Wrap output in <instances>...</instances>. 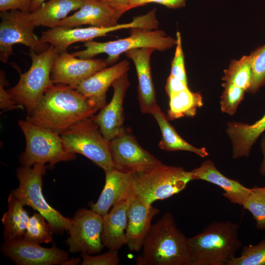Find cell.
I'll return each mask as SVG.
<instances>
[{"label":"cell","instance_id":"obj_37","mask_svg":"<svg viewBox=\"0 0 265 265\" xmlns=\"http://www.w3.org/2000/svg\"><path fill=\"white\" fill-rule=\"evenodd\" d=\"M7 84L5 73L0 70V108L3 111L15 109H24V107L16 103L12 99L8 91L4 87Z\"/></svg>","mask_w":265,"mask_h":265},{"label":"cell","instance_id":"obj_9","mask_svg":"<svg viewBox=\"0 0 265 265\" xmlns=\"http://www.w3.org/2000/svg\"><path fill=\"white\" fill-rule=\"evenodd\" d=\"M93 116L78 123L60 135L69 151L83 155L105 172L114 168L109 141L104 137Z\"/></svg>","mask_w":265,"mask_h":265},{"label":"cell","instance_id":"obj_11","mask_svg":"<svg viewBox=\"0 0 265 265\" xmlns=\"http://www.w3.org/2000/svg\"><path fill=\"white\" fill-rule=\"evenodd\" d=\"M103 216L91 209L77 211L71 219L66 244L72 253L94 255L105 247L102 241Z\"/></svg>","mask_w":265,"mask_h":265},{"label":"cell","instance_id":"obj_15","mask_svg":"<svg viewBox=\"0 0 265 265\" xmlns=\"http://www.w3.org/2000/svg\"><path fill=\"white\" fill-rule=\"evenodd\" d=\"M140 26V21L134 18L130 23L118 24L108 27L56 26L42 31L40 39L42 42L53 46L59 53L67 51V48L75 43L93 40L94 38L106 36L112 31L125 28L130 29Z\"/></svg>","mask_w":265,"mask_h":265},{"label":"cell","instance_id":"obj_20","mask_svg":"<svg viewBox=\"0 0 265 265\" xmlns=\"http://www.w3.org/2000/svg\"><path fill=\"white\" fill-rule=\"evenodd\" d=\"M103 189L91 209L104 216L110 208L122 200L132 197V186L134 172H125L112 168L105 171Z\"/></svg>","mask_w":265,"mask_h":265},{"label":"cell","instance_id":"obj_12","mask_svg":"<svg viewBox=\"0 0 265 265\" xmlns=\"http://www.w3.org/2000/svg\"><path fill=\"white\" fill-rule=\"evenodd\" d=\"M114 168L125 172H137L162 162L143 149L127 130L109 141Z\"/></svg>","mask_w":265,"mask_h":265},{"label":"cell","instance_id":"obj_31","mask_svg":"<svg viewBox=\"0 0 265 265\" xmlns=\"http://www.w3.org/2000/svg\"><path fill=\"white\" fill-rule=\"evenodd\" d=\"M241 206L252 214L257 228L265 230V187L252 188Z\"/></svg>","mask_w":265,"mask_h":265},{"label":"cell","instance_id":"obj_39","mask_svg":"<svg viewBox=\"0 0 265 265\" xmlns=\"http://www.w3.org/2000/svg\"><path fill=\"white\" fill-rule=\"evenodd\" d=\"M187 88V84L170 75L167 80L165 90L168 96Z\"/></svg>","mask_w":265,"mask_h":265},{"label":"cell","instance_id":"obj_3","mask_svg":"<svg viewBox=\"0 0 265 265\" xmlns=\"http://www.w3.org/2000/svg\"><path fill=\"white\" fill-rule=\"evenodd\" d=\"M238 229L229 220L213 221L188 238L191 265H228L242 245Z\"/></svg>","mask_w":265,"mask_h":265},{"label":"cell","instance_id":"obj_21","mask_svg":"<svg viewBox=\"0 0 265 265\" xmlns=\"http://www.w3.org/2000/svg\"><path fill=\"white\" fill-rule=\"evenodd\" d=\"M159 212L160 211L152 205H147L136 197H132L128 211L126 231V244L131 251L141 250L152 225V220Z\"/></svg>","mask_w":265,"mask_h":265},{"label":"cell","instance_id":"obj_6","mask_svg":"<svg viewBox=\"0 0 265 265\" xmlns=\"http://www.w3.org/2000/svg\"><path fill=\"white\" fill-rule=\"evenodd\" d=\"M45 164L36 163L31 167H19L17 171L19 186L9 195L28 206L44 216L53 232L62 234L69 228L71 218L63 216L46 201L42 192L43 176Z\"/></svg>","mask_w":265,"mask_h":265},{"label":"cell","instance_id":"obj_30","mask_svg":"<svg viewBox=\"0 0 265 265\" xmlns=\"http://www.w3.org/2000/svg\"><path fill=\"white\" fill-rule=\"evenodd\" d=\"M53 229L44 216L39 212L31 216L28 222L24 238L29 241L41 244L52 241Z\"/></svg>","mask_w":265,"mask_h":265},{"label":"cell","instance_id":"obj_13","mask_svg":"<svg viewBox=\"0 0 265 265\" xmlns=\"http://www.w3.org/2000/svg\"><path fill=\"white\" fill-rule=\"evenodd\" d=\"M1 251L18 265H61L68 259L67 252L55 245L46 248L24 238L5 240Z\"/></svg>","mask_w":265,"mask_h":265},{"label":"cell","instance_id":"obj_7","mask_svg":"<svg viewBox=\"0 0 265 265\" xmlns=\"http://www.w3.org/2000/svg\"><path fill=\"white\" fill-rule=\"evenodd\" d=\"M57 54L52 45L40 53L30 49V67L27 72L21 73L17 84L8 90L13 100L26 108L27 114L32 112L46 90L53 84L51 74Z\"/></svg>","mask_w":265,"mask_h":265},{"label":"cell","instance_id":"obj_2","mask_svg":"<svg viewBox=\"0 0 265 265\" xmlns=\"http://www.w3.org/2000/svg\"><path fill=\"white\" fill-rule=\"evenodd\" d=\"M141 249L137 265H191L188 238L169 212L151 225Z\"/></svg>","mask_w":265,"mask_h":265},{"label":"cell","instance_id":"obj_5","mask_svg":"<svg viewBox=\"0 0 265 265\" xmlns=\"http://www.w3.org/2000/svg\"><path fill=\"white\" fill-rule=\"evenodd\" d=\"M130 35L126 38L105 42L90 40L84 42L85 49L72 53L79 58H93L98 54L106 53L107 65L115 63L119 56L127 51L139 48H150L155 50L164 51L176 44V39L162 30L142 27L130 28Z\"/></svg>","mask_w":265,"mask_h":265},{"label":"cell","instance_id":"obj_35","mask_svg":"<svg viewBox=\"0 0 265 265\" xmlns=\"http://www.w3.org/2000/svg\"><path fill=\"white\" fill-rule=\"evenodd\" d=\"M176 50L171 62L170 75L187 84L185 66V57L182 45L181 35L179 31L176 33Z\"/></svg>","mask_w":265,"mask_h":265},{"label":"cell","instance_id":"obj_45","mask_svg":"<svg viewBox=\"0 0 265 265\" xmlns=\"http://www.w3.org/2000/svg\"><path fill=\"white\" fill-rule=\"evenodd\" d=\"M81 263V262L79 258H73L69 260L68 259L62 263L61 265H78L80 263Z\"/></svg>","mask_w":265,"mask_h":265},{"label":"cell","instance_id":"obj_34","mask_svg":"<svg viewBox=\"0 0 265 265\" xmlns=\"http://www.w3.org/2000/svg\"><path fill=\"white\" fill-rule=\"evenodd\" d=\"M228 265H265V238L258 244L244 246L240 255Z\"/></svg>","mask_w":265,"mask_h":265},{"label":"cell","instance_id":"obj_41","mask_svg":"<svg viewBox=\"0 0 265 265\" xmlns=\"http://www.w3.org/2000/svg\"><path fill=\"white\" fill-rule=\"evenodd\" d=\"M110 4L125 10L126 12L131 9L130 0H102Z\"/></svg>","mask_w":265,"mask_h":265},{"label":"cell","instance_id":"obj_8","mask_svg":"<svg viewBox=\"0 0 265 265\" xmlns=\"http://www.w3.org/2000/svg\"><path fill=\"white\" fill-rule=\"evenodd\" d=\"M18 124L26 142L25 151L20 159L22 166L31 167L36 163H46L53 166L75 159L76 154L66 149L59 134L26 119L19 121Z\"/></svg>","mask_w":265,"mask_h":265},{"label":"cell","instance_id":"obj_43","mask_svg":"<svg viewBox=\"0 0 265 265\" xmlns=\"http://www.w3.org/2000/svg\"><path fill=\"white\" fill-rule=\"evenodd\" d=\"M150 0H130V9L144 5L150 3Z\"/></svg>","mask_w":265,"mask_h":265},{"label":"cell","instance_id":"obj_42","mask_svg":"<svg viewBox=\"0 0 265 265\" xmlns=\"http://www.w3.org/2000/svg\"><path fill=\"white\" fill-rule=\"evenodd\" d=\"M260 146L263 158L260 166L259 173L261 176L265 177V134L263 136L261 141Z\"/></svg>","mask_w":265,"mask_h":265},{"label":"cell","instance_id":"obj_36","mask_svg":"<svg viewBox=\"0 0 265 265\" xmlns=\"http://www.w3.org/2000/svg\"><path fill=\"white\" fill-rule=\"evenodd\" d=\"M82 265H118L120 259L117 250H109L104 254L98 255L81 253Z\"/></svg>","mask_w":265,"mask_h":265},{"label":"cell","instance_id":"obj_44","mask_svg":"<svg viewBox=\"0 0 265 265\" xmlns=\"http://www.w3.org/2000/svg\"><path fill=\"white\" fill-rule=\"evenodd\" d=\"M46 0H32L29 12H32L37 10Z\"/></svg>","mask_w":265,"mask_h":265},{"label":"cell","instance_id":"obj_4","mask_svg":"<svg viewBox=\"0 0 265 265\" xmlns=\"http://www.w3.org/2000/svg\"><path fill=\"white\" fill-rule=\"evenodd\" d=\"M192 180L191 171L161 163L145 170L134 172L132 197L152 205L156 201L165 199L180 192Z\"/></svg>","mask_w":265,"mask_h":265},{"label":"cell","instance_id":"obj_16","mask_svg":"<svg viewBox=\"0 0 265 265\" xmlns=\"http://www.w3.org/2000/svg\"><path fill=\"white\" fill-rule=\"evenodd\" d=\"M130 82L127 73L112 83L113 94L110 102L93 116L104 137L111 140L124 130L123 103Z\"/></svg>","mask_w":265,"mask_h":265},{"label":"cell","instance_id":"obj_40","mask_svg":"<svg viewBox=\"0 0 265 265\" xmlns=\"http://www.w3.org/2000/svg\"><path fill=\"white\" fill-rule=\"evenodd\" d=\"M187 0H150V3H157L168 8L177 9L185 6Z\"/></svg>","mask_w":265,"mask_h":265},{"label":"cell","instance_id":"obj_17","mask_svg":"<svg viewBox=\"0 0 265 265\" xmlns=\"http://www.w3.org/2000/svg\"><path fill=\"white\" fill-rule=\"evenodd\" d=\"M126 11L102 0H86L76 12L60 21L57 26L69 27L82 25L108 27L119 24L118 21Z\"/></svg>","mask_w":265,"mask_h":265},{"label":"cell","instance_id":"obj_32","mask_svg":"<svg viewBox=\"0 0 265 265\" xmlns=\"http://www.w3.org/2000/svg\"><path fill=\"white\" fill-rule=\"evenodd\" d=\"M252 70V81L248 92L255 94L265 87V44L254 50L249 55Z\"/></svg>","mask_w":265,"mask_h":265},{"label":"cell","instance_id":"obj_19","mask_svg":"<svg viewBox=\"0 0 265 265\" xmlns=\"http://www.w3.org/2000/svg\"><path fill=\"white\" fill-rule=\"evenodd\" d=\"M154 49L139 48L125 53L133 62L138 78V100L141 111L151 114L157 104L156 92L152 80L150 58Z\"/></svg>","mask_w":265,"mask_h":265},{"label":"cell","instance_id":"obj_24","mask_svg":"<svg viewBox=\"0 0 265 265\" xmlns=\"http://www.w3.org/2000/svg\"><path fill=\"white\" fill-rule=\"evenodd\" d=\"M225 131L231 142L233 158L235 159L247 158L258 138L265 132V113L251 124L229 122Z\"/></svg>","mask_w":265,"mask_h":265},{"label":"cell","instance_id":"obj_18","mask_svg":"<svg viewBox=\"0 0 265 265\" xmlns=\"http://www.w3.org/2000/svg\"><path fill=\"white\" fill-rule=\"evenodd\" d=\"M129 69L130 62L123 60L96 72L80 82L75 89L100 109L106 105V93L109 87Z\"/></svg>","mask_w":265,"mask_h":265},{"label":"cell","instance_id":"obj_1","mask_svg":"<svg viewBox=\"0 0 265 265\" xmlns=\"http://www.w3.org/2000/svg\"><path fill=\"white\" fill-rule=\"evenodd\" d=\"M100 109L69 86L53 84L43 94L26 120L59 134L89 118Z\"/></svg>","mask_w":265,"mask_h":265},{"label":"cell","instance_id":"obj_38","mask_svg":"<svg viewBox=\"0 0 265 265\" xmlns=\"http://www.w3.org/2000/svg\"><path fill=\"white\" fill-rule=\"evenodd\" d=\"M32 0H0V11L18 10L29 12Z\"/></svg>","mask_w":265,"mask_h":265},{"label":"cell","instance_id":"obj_33","mask_svg":"<svg viewBox=\"0 0 265 265\" xmlns=\"http://www.w3.org/2000/svg\"><path fill=\"white\" fill-rule=\"evenodd\" d=\"M222 86L223 90L220 98V109L223 113L233 115L243 100L246 91L228 82H224Z\"/></svg>","mask_w":265,"mask_h":265},{"label":"cell","instance_id":"obj_10","mask_svg":"<svg viewBox=\"0 0 265 265\" xmlns=\"http://www.w3.org/2000/svg\"><path fill=\"white\" fill-rule=\"evenodd\" d=\"M0 60L7 62L13 54V46L21 44L37 53L46 51L50 46L42 42L34 32L35 26L29 12L14 10L0 12Z\"/></svg>","mask_w":265,"mask_h":265},{"label":"cell","instance_id":"obj_26","mask_svg":"<svg viewBox=\"0 0 265 265\" xmlns=\"http://www.w3.org/2000/svg\"><path fill=\"white\" fill-rule=\"evenodd\" d=\"M160 128L161 139L159 147L167 151H185L193 153L204 158L209 155L205 147L197 148L183 139L170 124L167 116L163 113L158 105L151 113Z\"/></svg>","mask_w":265,"mask_h":265},{"label":"cell","instance_id":"obj_22","mask_svg":"<svg viewBox=\"0 0 265 265\" xmlns=\"http://www.w3.org/2000/svg\"><path fill=\"white\" fill-rule=\"evenodd\" d=\"M191 172L193 180H203L219 186L223 190V196L234 204L241 206L251 191V188L245 187L238 181L222 174L210 159L204 161Z\"/></svg>","mask_w":265,"mask_h":265},{"label":"cell","instance_id":"obj_25","mask_svg":"<svg viewBox=\"0 0 265 265\" xmlns=\"http://www.w3.org/2000/svg\"><path fill=\"white\" fill-rule=\"evenodd\" d=\"M86 0H49L35 11L29 12L35 26L52 28L72 11H77Z\"/></svg>","mask_w":265,"mask_h":265},{"label":"cell","instance_id":"obj_29","mask_svg":"<svg viewBox=\"0 0 265 265\" xmlns=\"http://www.w3.org/2000/svg\"><path fill=\"white\" fill-rule=\"evenodd\" d=\"M224 82L236 85L248 92L252 81V70L249 55L231 61L224 71Z\"/></svg>","mask_w":265,"mask_h":265},{"label":"cell","instance_id":"obj_23","mask_svg":"<svg viewBox=\"0 0 265 265\" xmlns=\"http://www.w3.org/2000/svg\"><path fill=\"white\" fill-rule=\"evenodd\" d=\"M132 198L119 202L103 216L102 241L109 250H118L126 243L128 211Z\"/></svg>","mask_w":265,"mask_h":265},{"label":"cell","instance_id":"obj_27","mask_svg":"<svg viewBox=\"0 0 265 265\" xmlns=\"http://www.w3.org/2000/svg\"><path fill=\"white\" fill-rule=\"evenodd\" d=\"M24 206L20 201L9 195L8 210L1 218L5 240L24 237L30 217Z\"/></svg>","mask_w":265,"mask_h":265},{"label":"cell","instance_id":"obj_28","mask_svg":"<svg viewBox=\"0 0 265 265\" xmlns=\"http://www.w3.org/2000/svg\"><path fill=\"white\" fill-rule=\"evenodd\" d=\"M169 108L167 118L170 120L184 117H194L197 109L203 106L199 92L191 91L188 88L169 95Z\"/></svg>","mask_w":265,"mask_h":265},{"label":"cell","instance_id":"obj_14","mask_svg":"<svg viewBox=\"0 0 265 265\" xmlns=\"http://www.w3.org/2000/svg\"><path fill=\"white\" fill-rule=\"evenodd\" d=\"M107 65L106 60L79 58L65 51L56 56L51 78L53 84L66 85L75 89L82 81Z\"/></svg>","mask_w":265,"mask_h":265}]
</instances>
